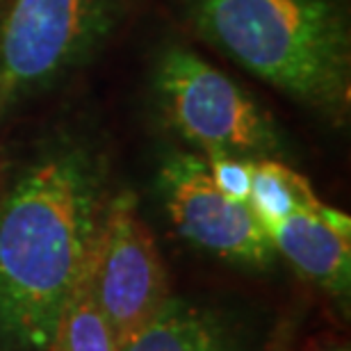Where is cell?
Instances as JSON below:
<instances>
[{
  "label": "cell",
  "mask_w": 351,
  "mask_h": 351,
  "mask_svg": "<svg viewBox=\"0 0 351 351\" xmlns=\"http://www.w3.org/2000/svg\"><path fill=\"white\" fill-rule=\"evenodd\" d=\"M108 199L94 151L62 142L27 165L0 201V335L46 351L96 254Z\"/></svg>",
  "instance_id": "cell-1"
},
{
  "label": "cell",
  "mask_w": 351,
  "mask_h": 351,
  "mask_svg": "<svg viewBox=\"0 0 351 351\" xmlns=\"http://www.w3.org/2000/svg\"><path fill=\"white\" fill-rule=\"evenodd\" d=\"M189 27L280 94L324 121L351 114L347 0H180Z\"/></svg>",
  "instance_id": "cell-2"
},
{
  "label": "cell",
  "mask_w": 351,
  "mask_h": 351,
  "mask_svg": "<svg viewBox=\"0 0 351 351\" xmlns=\"http://www.w3.org/2000/svg\"><path fill=\"white\" fill-rule=\"evenodd\" d=\"M139 0H5L0 112L51 89L101 51Z\"/></svg>",
  "instance_id": "cell-3"
},
{
  "label": "cell",
  "mask_w": 351,
  "mask_h": 351,
  "mask_svg": "<svg viewBox=\"0 0 351 351\" xmlns=\"http://www.w3.org/2000/svg\"><path fill=\"white\" fill-rule=\"evenodd\" d=\"M153 91L167 123L201 153L274 158L278 123L249 91L187 46H167L153 66Z\"/></svg>",
  "instance_id": "cell-4"
},
{
  "label": "cell",
  "mask_w": 351,
  "mask_h": 351,
  "mask_svg": "<svg viewBox=\"0 0 351 351\" xmlns=\"http://www.w3.org/2000/svg\"><path fill=\"white\" fill-rule=\"evenodd\" d=\"M91 285L119 347L171 304L167 267L132 192L108 201L91 261Z\"/></svg>",
  "instance_id": "cell-5"
},
{
  "label": "cell",
  "mask_w": 351,
  "mask_h": 351,
  "mask_svg": "<svg viewBox=\"0 0 351 351\" xmlns=\"http://www.w3.org/2000/svg\"><path fill=\"white\" fill-rule=\"evenodd\" d=\"M160 189L173 228L189 244L249 267H267L276 258L271 237L249 203L223 196L201 156H171L160 171Z\"/></svg>",
  "instance_id": "cell-6"
},
{
  "label": "cell",
  "mask_w": 351,
  "mask_h": 351,
  "mask_svg": "<svg viewBox=\"0 0 351 351\" xmlns=\"http://www.w3.org/2000/svg\"><path fill=\"white\" fill-rule=\"evenodd\" d=\"M271 244L301 278L347 299L351 285V219L326 203L267 226Z\"/></svg>",
  "instance_id": "cell-7"
},
{
  "label": "cell",
  "mask_w": 351,
  "mask_h": 351,
  "mask_svg": "<svg viewBox=\"0 0 351 351\" xmlns=\"http://www.w3.org/2000/svg\"><path fill=\"white\" fill-rule=\"evenodd\" d=\"M119 351H240L213 313L171 299V304Z\"/></svg>",
  "instance_id": "cell-8"
},
{
  "label": "cell",
  "mask_w": 351,
  "mask_h": 351,
  "mask_svg": "<svg viewBox=\"0 0 351 351\" xmlns=\"http://www.w3.org/2000/svg\"><path fill=\"white\" fill-rule=\"evenodd\" d=\"M247 203L267 230L297 210L317 206L319 199L301 173L274 158H258L254 160Z\"/></svg>",
  "instance_id": "cell-9"
},
{
  "label": "cell",
  "mask_w": 351,
  "mask_h": 351,
  "mask_svg": "<svg viewBox=\"0 0 351 351\" xmlns=\"http://www.w3.org/2000/svg\"><path fill=\"white\" fill-rule=\"evenodd\" d=\"M46 351H119L114 333L94 297L91 265L62 308Z\"/></svg>",
  "instance_id": "cell-10"
},
{
  "label": "cell",
  "mask_w": 351,
  "mask_h": 351,
  "mask_svg": "<svg viewBox=\"0 0 351 351\" xmlns=\"http://www.w3.org/2000/svg\"><path fill=\"white\" fill-rule=\"evenodd\" d=\"M201 158L208 167V173L213 178L215 187L223 196L247 203L251 189V176H254V158H242L221 151L201 153Z\"/></svg>",
  "instance_id": "cell-11"
},
{
  "label": "cell",
  "mask_w": 351,
  "mask_h": 351,
  "mask_svg": "<svg viewBox=\"0 0 351 351\" xmlns=\"http://www.w3.org/2000/svg\"><path fill=\"white\" fill-rule=\"evenodd\" d=\"M3 5H5V0H0V14H3Z\"/></svg>",
  "instance_id": "cell-12"
}]
</instances>
